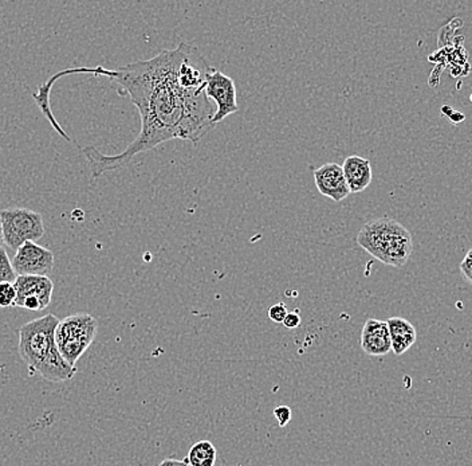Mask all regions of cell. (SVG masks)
Returning a JSON list of instances; mask_svg holds the SVG:
<instances>
[{
	"instance_id": "cell-4",
	"label": "cell",
	"mask_w": 472,
	"mask_h": 466,
	"mask_svg": "<svg viewBox=\"0 0 472 466\" xmlns=\"http://www.w3.org/2000/svg\"><path fill=\"white\" fill-rule=\"evenodd\" d=\"M99 324L88 313L70 314L59 320L56 330V344L59 354L70 365L75 367L80 357L96 339Z\"/></svg>"
},
{
	"instance_id": "cell-6",
	"label": "cell",
	"mask_w": 472,
	"mask_h": 466,
	"mask_svg": "<svg viewBox=\"0 0 472 466\" xmlns=\"http://www.w3.org/2000/svg\"><path fill=\"white\" fill-rule=\"evenodd\" d=\"M13 286L16 291L13 307L39 312L50 305L54 284L46 276H18Z\"/></svg>"
},
{
	"instance_id": "cell-11",
	"label": "cell",
	"mask_w": 472,
	"mask_h": 466,
	"mask_svg": "<svg viewBox=\"0 0 472 466\" xmlns=\"http://www.w3.org/2000/svg\"><path fill=\"white\" fill-rule=\"evenodd\" d=\"M341 167L351 194H360L371 186L373 172L368 159L357 155L349 156Z\"/></svg>"
},
{
	"instance_id": "cell-9",
	"label": "cell",
	"mask_w": 472,
	"mask_h": 466,
	"mask_svg": "<svg viewBox=\"0 0 472 466\" xmlns=\"http://www.w3.org/2000/svg\"><path fill=\"white\" fill-rule=\"evenodd\" d=\"M314 181L319 191L335 202H343L351 195L343 167L337 163H327L314 171Z\"/></svg>"
},
{
	"instance_id": "cell-10",
	"label": "cell",
	"mask_w": 472,
	"mask_h": 466,
	"mask_svg": "<svg viewBox=\"0 0 472 466\" xmlns=\"http://www.w3.org/2000/svg\"><path fill=\"white\" fill-rule=\"evenodd\" d=\"M361 348L369 356H385L392 351L387 321L366 320L361 332Z\"/></svg>"
},
{
	"instance_id": "cell-14",
	"label": "cell",
	"mask_w": 472,
	"mask_h": 466,
	"mask_svg": "<svg viewBox=\"0 0 472 466\" xmlns=\"http://www.w3.org/2000/svg\"><path fill=\"white\" fill-rule=\"evenodd\" d=\"M16 280L10 257L4 248H0V284L13 283Z\"/></svg>"
},
{
	"instance_id": "cell-12",
	"label": "cell",
	"mask_w": 472,
	"mask_h": 466,
	"mask_svg": "<svg viewBox=\"0 0 472 466\" xmlns=\"http://www.w3.org/2000/svg\"><path fill=\"white\" fill-rule=\"evenodd\" d=\"M387 324L388 330H389L392 351L400 356L404 352L408 351L416 341V328L403 317H390L389 320H387Z\"/></svg>"
},
{
	"instance_id": "cell-19",
	"label": "cell",
	"mask_w": 472,
	"mask_h": 466,
	"mask_svg": "<svg viewBox=\"0 0 472 466\" xmlns=\"http://www.w3.org/2000/svg\"><path fill=\"white\" fill-rule=\"evenodd\" d=\"M460 268H462L463 275L468 278V281L472 283V251L466 256V259L462 262Z\"/></svg>"
},
{
	"instance_id": "cell-5",
	"label": "cell",
	"mask_w": 472,
	"mask_h": 466,
	"mask_svg": "<svg viewBox=\"0 0 472 466\" xmlns=\"http://www.w3.org/2000/svg\"><path fill=\"white\" fill-rule=\"evenodd\" d=\"M4 245L18 251L23 243L37 242L45 235L42 214L24 207L0 210Z\"/></svg>"
},
{
	"instance_id": "cell-2",
	"label": "cell",
	"mask_w": 472,
	"mask_h": 466,
	"mask_svg": "<svg viewBox=\"0 0 472 466\" xmlns=\"http://www.w3.org/2000/svg\"><path fill=\"white\" fill-rule=\"evenodd\" d=\"M59 319L46 314L19 328V355L34 373L54 383L74 378L77 367L70 365L59 354L56 344V330Z\"/></svg>"
},
{
	"instance_id": "cell-3",
	"label": "cell",
	"mask_w": 472,
	"mask_h": 466,
	"mask_svg": "<svg viewBox=\"0 0 472 466\" xmlns=\"http://www.w3.org/2000/svg\"><path fill=\"white\" fill-rule=\"evenodd\" d=\"M357 243L371 257L393 268H403L414 251L411 233L400 222L388 216L363 224L358 232Z\"/></svg>"
},
{
	"instance_id": "cell-13",
	"label": "cell",
	"mask_w": 472,
	"mask_h": 466,
	"mask_svg": "<svg viewBox=\"0 0 472 466\" xmlns=\"http://www.w3.org/2000/svg\"><path fill=\"white\" fill-rule=\"evenodd\" d=\"M218 451L210 441H199L189 449L186 462L189 466H215Z\"/></svg>"
},
{
	"instance_id": "cell-18",
	"label": "cell",
	"mask_w": 472,
	"mask_h": 466,
	"mask_svg": "<svg viewBox=\"0 0 472 466\" xmlns=\"http://www.w3.org/2000/svg\"><path fill=\"white\" fill-rule=\"evenodd\" d=\"M301 321H302V319H301L300 313H298V312H289L287 316L284 317V322H282V324H284V327L289 328V330H294V328L300 327Z\"/></svg>"
},
{
	"instance_id": "cell-15",
	"label": "cell",
	"mask_w": 472,
	"mask_h": 466,
	"mask_svg": "<svg viewBox=\"0 0 472 466\" xmlns=\"http://www.w3.org/2000/svg\"><path fill=\"white\" fill-rule=\"evenodd\" d=\"M16 300L15 286L13 283L0 284V308L13 307Z\"/></svg>"
},
{
	"instance_id": "cell-1",
	"label": "cell",
	"mask_w": 472,
	"mask_h": 466,
	"mask_svg": "<svg viewBox=\"0 0 472 466\" xmlns=\"http://www.w3.org/2000/svg\"><path fill=\"white\" fill-rule=\"evenodd\" d=\"M178 48L162 50L145 61L133 62L118 69L104 66L73 67L62 70L46 83L40 84L32 99L48 119L57 134L65 131L57 123L50 105L51 88L65 75L91 73L104 75L118 85V94L127 96L140 113L141 129L138 136L118 155H104L96 147L83 148L91 168L92 181L108 171L118 170L132 162L133 157L156 148L173 139L199 143L214 128L215 107L205 91H189L179 78Z\"/></svg>"
},
{
	"instance_id": "cell-21",
	"label": "cell",
	"mask_w": 472,
	"mask_h": 466,
	"mask_svg": "<svg viewBox=\"0 0 472 466\" xmlns=\"http://www.w3.org/2000/svg\"><path fill=\"white\" fill-rule=\"evenodd\" d=\"M3 245H4V238H3L2 221H0V248H3Z\"/></svg>"
},
{
	"instance_id": "cell-8",
	"label": "cell",
	"mask_w": 472,
	"mask_h": 466,
	"mask_svg": "<svg viewBox=\"0 0 472 466\" xmlns=\"http://www.w3.org/2000/svg\"><path fill=\"white\" fill-rule=\"evenodd\" d=\"M13 272L18 276H46L54 268V253L37 242H26L16 251L13 261Z\"/></svg>"
},
{
	"instance_id": "cell-7",
	"label": "cell",
	"mask_w": 472,
	"mask_h": 466,
	"mask_svg": "<svg viewBox=\"0 0 472 466\" xmlns=\"http://www.w3.org/2000/svg\"><path fill=\"white\" fill-rule=\"evenodd\" d=\"M205 96L215 104V115L213 124L223 121L229 116L238 112L239 105L236 100V86L234 80L230 75L213 69L205 81Z\"/></svg>"
},
{
	"instance_id": "cell-16",
	"label": "cell",
	"mask_w": 472,
	"mask_h": 466,
	"mask_svg": "<svg viewBox=\"0 0 472 466\" xmlns=\"http://www.w3.org/2000/svg\"><path fill=\"white\" fill-rule=\"evenodd\" d=\"M287 313H289V311H287L286 305L282 304V303L273 305V307H270V310H268V317H270L271 321L278 322V324L284 322Z\"/></svg>"
},
{
	"instance_id": "cell-17",
	"label": "cell",
	"mask_w": 472,
	"mask_h": 466,
	"mask_svg": "<svg viewBox=\"0 0 472 466\" xmlns=\"http://www.w3.org/2000/svg\"><path fill=\"white\" fill-rule=\"evenodd\" d=\"M274 417L278 421L279 426L284 427L292 419V410H290L289 406H278V408L274 409Z\"/></svg>"
},
{
	"instance_id": "cell-20",
	"label": "cell",
	"mask_w": 472,
	"mask_h": 466,
	"mask_svg": "<svg viewBox=\"0 0 472 466\" xmlns=\"http://www.w3.org/2000/svg\"><path fill=\"white\" fill-rule=\"evenodd\" d=\"M159 466H189V465L187 464L186 460H183V462H179V460L167 459V460H162V462H160Z\"/></svg>"
}]
</instances>
